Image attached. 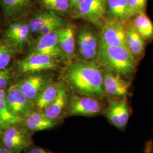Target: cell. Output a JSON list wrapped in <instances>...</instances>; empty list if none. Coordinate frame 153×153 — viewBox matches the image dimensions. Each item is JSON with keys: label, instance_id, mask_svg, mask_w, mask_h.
Instances as JSON below:
<instances>
[{"label": "cell", "instance_id": "obj_27", "mask_svg": "<svg viewBox=\"0 0 153 153\" xmlns=\"http://www.w3.org/2000/svg\"><path fill=\"white\" fill-rule=\"evenodd\" d=\"M64 27V22L60 16L57 15L50 21L45 24L39 33L40 35L56 31L61 28Z\"/></svg>", "mask_w": 153, "mask_h": 153}, {"label": "cell", "instance_id": "obj_25", "mask_svg": "<svg viewBox=\"0 0 153 153\" xmlns=\"http://www.w3.org/2000/svg\"><path fill=\"white\" fill-rule=\"evenodd\" d=\"M16 52V48L7 42H0V70L7 66Z\"/></svg>", "mask_w": 153, "mask_h": 153}, {"label": "cell", "instance_id": "obj_9", "mask_svg": "<svg viewBox=\"0 0 153 153\" xmlns=\"http://www.w3.org/2000/svg\"><path fill=\"white\" fill-rule=\"evenodd\" d=\"M76 10V18L102 26L107 13L106 0H85Z\"/></svg>", "mask_w": 153, "mask_h": 153}, {"label": "cell", "instance_id": "obj_5", "mask_svg": "<svg viewBox=\"0 0 153 153\" xmlns=\"http://www.w3.org/2000/svg\"><path fill=\"white\" fill-rule=\"evenodd\" d=\"M76 44L78 55L82 61H97L100 52V37L92 28L85 27L79 31Z\"/></svg>", "mask_w": 153, "mask_h": 153}, {"label": "cell", "instance_id": "obj_33", "mask_svg": "<svg viewBox=\"0 0 153 153\" xmlns=\"http://www.w3.org/2000/svg\"><path fill=\"white\" fill-rule=\"evenodd\" d=\"M85 0H76V4L75 5V7H74V10H76V9L79 6V5L82 4V2L84 1Z\"/></svg>", "mask_w": 153, "mask_h": 153}, {"label": "cell", "instance_id": "obj_19", "mask_svg": "<svg viewBox=\"0 0 153 153\" xmlns=\"http://www.w3.org/2000/svg\"><path fill=\"white\" fill-rule=\"evenodd\" d=\"M127 48L136 60L142 58L145 51V40L138 33L131 22L126 26Z\"/></svg>", "mask_w": 153, "mask_h": 153}, {"label": "cell", "instance_id": "obj_24", "mask_svg": "<svg viewBox=\"0 0 153 153\" xmlns=\"http://www.w3.org/2000/svg\"><path fill=\"white\" fill-rule=\"evenodd\" d=\"M57 15L55 11L48 10L39 13L37 16L33 17L28 25L31 31L33 33H39L45 24Z\"/></svg>", "mask_w": 153, "mask_h": 153}, {"label": "cell", "instance_id": "obj_17", "mask_svg": "<svg viewBox=\"0 0 153 153\" xmlns=\"http://www.w3.org/2000/svg\"><path fill=\"white\" fill-rule=\"evenodd\" d=\"M68 101L67 89L63 85L60 84L58 93L55 99L43 112L50 119L58 121L67 106Z\"/></svg>", "mask_w": 153, "mask_h": 153}, {"label": "cell", "instance_id": "obj_16", "mask_svg": "<svg viewBox=\"0 0 153 153\" xmlns=\"http://www.w3.org/2000/svg\"><path fill=\"white\" fill-rule=\"evenodd\" d=\"M58 43L63 57L71 59L74 55L76 39L75 28L72 25L61 28L57 31Z\"/></svg>", "mask_w": 153, "mask_h": 153}, {"label": "cell", "instance_id": "obj_10", "mask_svg": "<svg viewBox=\"0 0 153 153\" xmlns=\"http://www.w3.org/2000/svg\"><path fill=\"white\" fill-rule=\"evenodd\" d=\"M131 83L129 80L111 71L103 73L104 93L112 98H126L129 93Z\"/></svg>", "mask_w": 153, "mask_h": 153}, {"label": "cell", "instance_id": "obj_7", "mask_svg": "<svg viewBox=\"0 0 153 153\" xmlns=\"http://www.w3.org/2000/svg\"><path fill=\"white\" fill-rule=\"evenodd\" d=\"M5 100L12 114L23 120L35 110L33 104L16 83L5 91Z\"/></svg>", "mask_w": 153, "mask_h": 153}, {"label": "cell", "instance_id": "obj_18", "mask_svg": "<svg viewBox=\"0 0 153 153\" xmlns=\"http://www.w3.org/2000/svg\"><path fill=\"white\" fill-rule=\"evenodd\" d=\"M4 14L7 19H16L30 10L33 0H0Z\"/></svg>", "mask_w": 153, "mask_h": 153}, {"label": "cell", "instance_id": "obj_11", "mask_svg": "<svg viewBox=\"0 0 153 153\" xmlns=\"http://www.w3.org/2000/svg\"><path fill=\"white\" fill-rule=\"evenodd\" d=\"M56 59L49 55L31 53L19 61L18 71L22 73H31L54 69L57 66Z\"/></svg>", "mask_w": 153, "mask_h": 153}, {"label": "cell", "instance_id": "obj_29", "mask_svg": "<svg viewBox=\"0 0 153 153\" xmlns=\"http://www.w3.org/2000/svg\"><path fill=\"white\" fill-rule=\"evenodd\" d=\"M13 76V72L10 69L5 68L0 70V88L4 89L6 88Z\"/></svg>", "mask_w": 153, "mask_h": 153}, {"label": "cell", "instance_id": "obj_6", "mask_svg": "<svg viewBox=\"0 0 153 153\" xmlns=\"http://www.w3.org/2000/svg\"><path fill=\"white\" fill-rule=\"evenodd\" d=\"M2 145L14 153H21L32 145L30 132L22 125L9 126L3 129Z\"/></svg>", "mask_w": 153, "mask_h": 153}, {"label": "cell", "instance_id": "obj_22", "mask_svg": "<svg viewBox=\"0 0 153 153\" xmlns=\"http://www.w3.org/2000/svg\"><path fill=\"white\" fill-rule=\"evenodd\" d=\"M23 120L13 115L6 104L5 91L0 88V128L4 129L7 126L22 125Z\"/></svg>", "mask_w": 153, "mask_h": 153}, {"label": "cell", "instance_id": "obj_3", "mask_svg": "<svg viewBox=\"0 0 153 153\" xmlns=\"http://www.w3.org/2000/svg\"><path fill=\"white\" fill-rule=\"evenodd\" d=\"M104 107L98 99L83 95H74L68 99L65 116L93 117L104 113Z\"/></svg>", "mask_w": 153, "mask_h": 153}, {"label": "cell", "instance_id": "obj_30", "mask_svg": "<svg viewBox=\"0 0 153 153\" xmlns=\"http://www.w3.org/2000/svg\"><path fill=\"white\" fill-rule=\"evenodd\" d=\"M26 153H53L43 148H40L38 146H30L27 149Z\"/></svg>", "mask_w": 153, "mask_h": 153}, {"label": "cell", "instance_id": "obj_28", "mask_svg": "<svg viewBox=\"0 0 153 153\" xmlns=\"http://www.w3.org/2000/svg\"><path fill=\"white\" fill-rule=\"evenodd\" d=\"M148 0H128L129 11L131 16L145 11Z\"/></svg>", "mask_w": 153, "mask_h": 153}, {"label": "cell", "instance_id": "obj_8", "mask_svg": "<svg viewBox=\"0 0 153 153\" xmlns=\"http://www.w3.org/2000/svg\"><path fill=\"white\" fill-rule=\"evenodd\" d=\"M104 113L112 125L121 131L126 129L131 116V108L126 98L110 99Z\"/></svg>", "mask_w": 153, "mask_h": 153}, {"label": "cell", "instance_id": "obj_21", "mask_svg": "<svg viewBox=\"0 0 153 153\" xmlns=\"http://www.w3.org/2000/svg\"><path fill=\"white\" fill-rule=\"evenodd\" d=\"M131 22L133 26L145 41L153 39V23L145 11L136 15Z\"/></svg>", "mask_w": 153, "mask_h": 153}, {"label": "cell", "instance_id": "obj_15", "mask_svg": "<svg viewBox=\"0 0 153 153\" xmlns=\"http://www.w3.org/2000/svg\"><path fill=\"white\" fill-rule=\"evenodd\" d=\"M57 123V121L49 119L43 111L34 110L24 119L22 126L30 133L52 129Z\"/></svg>", "mask_w": 153, "mask_h": 153}, {"label": "cell", "instance_id": "obj_1", "mask_svg": "<svg viewBox=\"0 0 153 153\" xmlns=\"http://www.w3.org/2000/svg\"><path fill=\"white\" fill-rule=\"evenodd\" d=\"M66 82L81 95L103 98L105 95L103 87V73L94 61H78L66 69Z\"/></svg>", "mask_w": 153, "mask_h": 153}, {"label": "cell", "instance_id": "obj_12", "mask_svg": "<svg viewBox=\"0 0 153 153\" xmlns=\"http://www.w3.org/2000/svg\"><path fill=\"white\" fill-rule=\"evenodd\" d=\"M31 53L49 55L55 59L63 56L58 43L57 31L40 35L33 44Z\"/></svg>", "mask_w": 153, "mask_h": 153}, {"label": "cell", "instance_id": "obj_20", "mask_svg": "<svg viewBox=\"0 0 153 153\" xmlns=\"http://www.w3.org/2000/svg\"><path fill=\"white\" fill-rule=\"evenodd\" d=\"M106 11L109 17L127 22L131 17L128 0H106Z\"/></svg>", "mask_w": 153, "mask_h": 153}, {"label": "cell", "instance_id": "obj_4", "mask_svg": "<svg viewBox=\"0 0 153 153\" xmlns=\"http://www.w3.org/2000/svg\"><path fill=\"white\" fill-rule=\"evenodd\" d=\"M126 22L108 17L105 18L101 26L100 40L113 47L127 48Z\"/></svg>", "mask_w": 153, "mask_h": 153}, {"label": "cell", "instance_id": "obj_13", "mask_svg": "<svg viewBox=\"0 0 153 153\" xmlns=\"http://www.w3.org/2000/svg\"><path fill=\"white\" fill-rule=\"evenodd\" d=\"M16 84L33 104L39 94L49 83L48 78L45 76L40 74H35L22 79Z\"/></svg>", "mask_w": 153, "mask_h": 153}, {"label": "cell", "instance_id": "obj_14", "mask_svg": "<svg viewBox=\"0 0 153 153\" xmlns=\"http://www.w3.org/2000/svg\"><path fill=\"white\" fill-rule=\"evenodd\" d=\"M30 31L27 24L14 22L8 27L5 33L6 42L16 49H22L29 40Z\"/></svg>", "mask_w": 153, "mask_h": 153}, {"label": "cell", "instance_id": "obj_23", "mask_svg": "<svg viewBox=\"0 0 153 153\" xmlns=\"http://www.w3.org/2000/svg\"><path fill=\"white\" fill-rule=\"evenodd\" d=\"M59 86L57 83L49 84L39 94L33 102L37 110L43 111L52 102L57 94Z\"/></svg>", "mask_w": 153, "mask_h": 153}, {"label": "cell", "instance_id": "obj_34", "mask_svg": "<svg viewBox=\"0 0 153 153\" xmlns=\"http://www.w3.org/2000/svg\"><path fill=\"white\" fill-rule=\"evenodd\" d=\"M0 129H1V128H0Z\"/></svg>", "mask_w": 153, "mask_h": 153}, {"label": "cell", "instance_id": "obj_31", "mask_svg": "<svg viewBox=\"0 0 153 153\" xmlns=\"http://www.w3.org/2000/svg\"><path fill=\"white\" fill-rule=\"evenodd\" d=\"M0 153H14L9 149H7L2 144L0 145Z\"/></svg>", "mask_w": 153, "mask_h": 153}, {"label": "cell", "instance_id": "obj_26", "mask_svg": "<svg viewBox=\"0 0 153 153\" xmlns=\"http://www.w3.org/2000/svg\"><path fill=\"white\" fill-rule=\"evenodd\" d=\"M42 4L48 10L65 12L69 8L68 0H40Z\"/></svg>", "mask_w": 153, "mask_h": 153}, {"label": "cell", "instance_id": "obj_2", "mask_svg": "<svg viewBox=\"0 0 153 153\" xmlns=\"http://www.w3.org/2000/svg\"><path fill=\"white\" fill-rule=\"evenodd\" d=\"M97 61L107 71L129 80L136 71V61L129 49L110 47L100 40V52Z\"/></svg>", "mask_w": 153, "mask_h": 153}, {"label": "cell", "instance_id": "obj_32", "mask_svg": "<svg viewBox=\"0 0 153 153\" xmlns=\"http://www.w3.org/2000/svg\"><path fill=\"white\" fill-rule=\"evenodd\" d=\"M69 4V7L72 9H74L76 4V0H68Z\"/></svg>", "mask_w": 153, "mask_h": 153}]
</instances>
